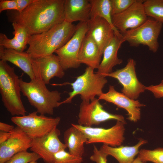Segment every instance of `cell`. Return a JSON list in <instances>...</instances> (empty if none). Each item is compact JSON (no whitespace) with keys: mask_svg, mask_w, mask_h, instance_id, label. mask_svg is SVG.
Wrapping results in <instances>:
<instances>
[{"mask_svg":"<svg viewBox=\"0 0 163 163\" xmlns=\"http://www.w3.org/2000/svg\"><path fill=\"white\" fill-rule=\"evenodd\" d=\"M65 0H34L21 12L10 14L11 22L24 26L30 36L47 31L64 21Z\"/></svg>","mask_w":163,"mask_h":163,"instance_id":"cell-1","label":"cell"},{"mask_svg":"<svg viewBox=\"0 0 163 163\" xmlns=\"http://www.w3.org/2000/svg\"><path fill=\"white\" fill-rule=\"evenodd\" d=\"M76 28V25L64 21L47 31L31 35L26 52L34 59L53 54L71 38Z\"/></svg>","mask_w":163,"mask_h":163,"instance_id":"cell-2","label":"cell"},{"mask_svg":"<svg viewBox=\"0 0 163 163\" xmlns=\"http://www.w3.org/2000/svg\"><path fill=\"white\" fill-rule=\"evenodd\" d=\"M20 79L14 67L0 61V93L4 106L11 115L23 116L26 111L21 99Z\"/></svg>","mask_w":163,"mask_h":163,"instance_id":"cell-3","label":"cell"},{"mask_svg":"<svg viewBox=\"0 0 163 163\" xmlns=\"http://www.w3.org/2000/svg\"><path fill=\"white\" fill-rule=\"evenodd\" d=\"M20 84L23 95L38 113L53 115L54 109L59 107L61 93L57 90H49L40 78L36 77L28 82L20 78Z\"/></svg>","mask_w":163,"mask_h":163,"instance_id":"cell-4","label":"cell"},{"mask_svg":"<svg viewBox=\"0 0 163 163\" xmlns=\"http://www.w3.org/2000/svg\"><path fill=\"white\" fill-rule=\"evenodd\" d=\"M94 69L88 66L85 72L77 77L73 82L51 84L53 86L70 85L72 89V91L68 93L69 97L59 103V106L63 104L71 103L73 98L78 94L80 95L82 101L89 102L94 99L96 96L99 97L103 93V88L107 81L106 77L97 73H95Z\"/></svg>","mask_w":163,"mask_h":163,"instance_id":"cell-5","label":"cell"},{"mask_svg":"<svg viewBox=\"0 0 163 163\" xmlns=\"http://www.w3.org/2000/svg\"><path fill=\"white\" fill-rule=\"evenodd\" d=\"M162 27V23L154 19H148L138 27L121 34L124 41L128 42L130 46L146 45L150 50L155 53L159 48L158 39Z\"/></svg>","mask_w":163,"mask_h":163,"instance_id":"cell-6","label":"cell"},{"mask_svg":"<svg viewBox=\"0 0 163 163\" xmlns=\"http://www.w3.org/2000/svg\"><path fill=\"white\" fill-rule=\"evenodd\" d=\"M37 113V111H34L27 115L13 116L11 120L32 139L48 133L57 127L60 122L59 117H48Z\"/></svg>","mask_w":163,"mask_h":163,"instance_id":"cell-7","label":"cell"},{"mask_svg":"<svg viewBox=\"0 0 163 163\" xmlns=\"http://www.w3.org/2000/svg\"><path fill=\"white\" fill-rule=\"evenodd\" d=\"M125 123L117 121L115 125L108 129L86 127L74 124L72 125L85 134L88 139L86 144L100 143L116 147L120 146L124 140Z\"/></svg>","mask_w":163,"mask_h":163,"instance_id":"cell-8","label":"cell"},{"mask_svg":"<svg viewBox=\"0 0 163 163\" xmlns=\"http://www.w3.org/2000/svg\"><path fill=\"white\" fill-rule=\"evenodd\" d=\"M76 26V30L71 38L55 52L64 71L70 68H77L80 65L78 55L87 32V22H79Z\"/></svg>","mask_w":163,"mask_h":163,"instance_id":"cell-9","label":"cell"},{"mask_svg":"<svg viewBox=\"0 0 163 163\" xmlns=\"http://www.w3.org/2000/svg\"><path fill=\"white\" fill-rule=\"evenodd\" d=\"M116 120L125 123L122 115L110 113L105 110L101 104L98 98L86 102L82 101L80 106L78 116V125L86 127H92L102 122L110 120Z\"/></svg>","mask_w":163,"mask_h":163,"instance_id":"cell-10","label":"cell"},{"mask_svg":"<svg viewBox=\"0 0 163 163\" xmlns=\"http://www.w3.org/2000/svg\"><path fill=\"white\" fill-rule=\"evenodd\" d=\"M136 63L132 59H128L126 66L107 75L117 79L123 86L122 93L129 98L136 100L145 90V87L138 80L135 71Z\"/></svg>","mask_w":163,"mask_h":163,"instance_id":"cell-11","label":"cell"},{"mask_svg":"<svg viewBox=\"0 0 163 163\" xmlns=\"http://www.w3.org/2000/svg\"><path fill=\"white\" fill-rule=\"evenodd\" d=\"M60 130L57 127L46 134L32 139L30 150L37 154L46 163H50L54 154L67 148L59 138Z\"/></svg>","mask_w":163,"mask_h":163,"instance_id":"cell-12","label":"cell"},{"mask_svg":"<svg viewBox=\"0 0 163 163\" xmlns=\"http://www.w3.org/2000/svg\"><path fill=\"white\" fill-rule=\"evenodd\" d=\"M143 2L136 0L126 10L112 16L113 26L121 34L138 27L148 19L144 11Z\"/></svg>","mask_w":163,"mask_h":163,"instance_id":"cell-13","label":"cell"},{"mask_svg":"<svg viewBox=\"0 0 163 163\" xmlns=\"http://www.w3.org/2000/svg\"><path fill=\"white\" fill-rule=\"evenodd\" d=\"M31 62L35 77L40 78L46 85L49 84L53 78H61L65 75L58 56L54 54L37 58H31Z\"/></svg>","mask_w":163,"mask_h":163,"instance_id":"cell-14","label":"cell"},{"mask_svg":"<svg viewBox=\"0 0 163 163\" xmlns=\"http://www.w3.org/2000/svg\"><path fill=\"white\" fill-rule=\"evenodd\" d=\"M32 139L16 126L9 139L0 144V163H5L15 154L30 148Z\"/></svg>","mask_w":163,"mask_h":163,"instance_id":"cell-15","label":"cell"},{"mask_svg":"<svg viewBox=\"0 0 163 163\" xmlns=\"http://www.w3.org/2000/svg\"><path fill=\"white\" fill-rule=\"evenodd\" d=\"M98 98L125 109L128 113V119L134 122H137L140 119V107L145 106L139 101L131 99L123 93L118 92L112 85L109 86L107 92L102 93Z\"/></svg>","mask_w":163,"mask_h":163,"instance_id":"cell-16","label":"cell"},{"mask_svg":"<svg viewBox=\"0 0 163 163\" xmlns=\"http://www.w3.org/2000/svg\"><path fill=\"white\" fill-rule=\"evenodd\" d=\"M87 23L86 34L95 42L103 54L105 48L115 35L113 29L105 20L98 17L91 18Z\"/></svg>","mask_w":163,"mask_h":163,"instance_id":"cell-17","label":"cell"},{"mask_svg":"<svg viewBox=\"0 0 163 163\" xmlns=\"http://www.w3.org/2000/svg\"><path fill=\"white\" fill-rule=\"evenodd\" d=\"M91 6L89 0H65L64 21L87 22L91 18Z\"/></svg>","mask_w":163,"mask_h":163,"instance_id":"cell-18","label":"cell"},{"mask_svg":"<svg viewBox=\"0 0 163 163\" xmlns=\"http://www.w3.org/2000/svg\"><path fill=\"white\" fill-rule=\"evenodd\" d=\"M123 37L115 35L105 48L103 58L97 73L106 77L107 75L112 72L114 66L122 63L123 60L118 58L117 53L122 44L125 42Z\"/></svg>","mask_w":163,"mask_h":163,"instance_id":"cell-19","label":"cell"},{"mask_svg":"<svg viewBox=\"0 0 163 163\" xmlns=\"http://www.w3.org/2000/svg\"><path fill=\"white\" fill-rule=\"evenodd\" d=\"M103 54L97 44L86 34L82 43L78 55V61L94 69H98Z\"/></svg>","mask_w":163,"mask_h":163,"instance_id":"cell-20","label":"cell"},{"mask_svg":"<svg viewBox=\"0 0 163 163\" xmlns=\"http://www.w3.org/2000/svg\"><path fill=\"white\" fill-rule=\"evenodd\" d=\"M0 59L10 62L21 69L30 80L35 78L29 55L26 52L5 48L0 46Z\"/></svg>","mask_w":163,"mask_h":163,"instance_id":"cell-21","label":"cell"},{"mask_svg":"<svg viewBox=\"0 0 163 163\" xmlns=\"http://www.w3.org/2000/svg\"><path fill=\"white\" fill-rule=\"evenodd\" d=\"M147 142L146 140L141 139L135 145L130 146L113 147L103 144L99 149L107 156L114 158L119 163H133L135 157L139 153V147Z\"/></svg>","mask_w":163,"mask_h":163,"instance_id":"cell-22","label":"cell"},{"mask_svg":"<svg viewBox=\"0 0 163 163\" xmlns=\"http://www.w3.org/2000/svg\"><path fill=\"white\" fill-rule=\"evenodd\" d=\"M63 139L64 144L70 154L82 157L85 152L84 144L88 140L83 132L72 125L64 132Z\"/></svg>","mask_w":163,"mask_h":163,"instance_id":"cell-23","label":"cell"},{"mask_svg":"<svg viewBox=\"0 0 163 163\" xmlns=\"http://www.w3.org/2000/svg\"><path fill=\"white\" fill-rule=\"evenodd\" d=\"M91 7V18L99 17L105 20L113 29L115 34L122 37L121 34L113 26L112 20L110 0H89Z\"/></svg>","mask_w":163,"mask_h":163,"instance_id":"cell-24","label":"cell"},{"mask_svg":"<svg viewBox=\"0 0 163 163\" xmlns=\"http://www.w3.org/2000/svg\"><path fill=\"white\" fill-rule=\"evenodd\" d=\"M147 16L163 23V0H146L143 3Z\"/></svg>","mask_w":163,"mask_h":163,"instance_id":"cell-25","label":"cell"},{"mask_svg":"<svg viewBox=\"0 0 163 163\" xmlns=\"http://www.w3.org/2000/svg\"><path fill=\"white\" fill-rule=\"evenodd\" d=\"M143 163L151 161L154 163H163V148H158L153 150L142 149L138 156Z\"/></svg>","mask_w":163,"mask_h":163,"instance_id":"cell-26","label":"cell"},{"mask_svg":"<svg viewBox=\"0 0 163 163\" xmlns=\"http://www.w3.org/2000/svg\"><path fill=\"white\" fill-rule=\"evenodd\" d=\"M83 161L82 157L74 156L64 150L54 154L50 163H82Z\"/></svg>","mask_w":163,"mask_h":163,"instance_id":"cell-27","label":"cell"},{"mask_svg":"<svg viewBox=\"0 0 163 163\" xmlns=\"http://www.w3.org/2000/svg\"><path fill=\"white\" fill-rule=\"evenodd\" d=\"M12 25L14 30L13 32L14 37L26 47L30 36L27 29L23 25L16 22H12Z\"/></svg>","mask_w":163,"mask_h":163,"instance_id":"cell-28","label":"cell"},{"mask_svg":"<svg viewBox=\"0 0 163 163\" xmlns=\"http://www.w3.org/2000/svg\"><path fill=\"white\" fill-rule=\"evenodd\" d=\"M40 158L39 155L34 152L23 151L13 155L5 163H29L37 161Z\"/></svg>","mask_w":163,"mask_h":163,"instance_id":"cell-29","label":"cell"},{"mask_svg":"<svg viewBox=\"0 0 163 163\" xmlns=\"http://www.w3.org/2000/svg\"><path fill=\"white\" fill-rule=\"evenodd\" d=\"M0 46L5 49L19 51H24L26 47L18 42L14 37L12 39H9L2 33H0Z\"/></svg>","mask_w":163,"mask_h":163,"instance_id":"cell-30","label":"cell"},{"mask_svg":"<svg viewBox=\"0 0 163 163\" xmlns=\"http://www.w3.org/2000/svg\"><path fill=\"white\" fill-rule=\"evenodd\" d=\"M111 14L114 15L121 13L129 8L136 0H110Z\"/></svg>","mask_w":163,"mask_h":163,"instance_id":"cell-31","label":"cell"},{"mask_svg":"<svg viewBox=\"0 0 163 163\" xmlns=\"http://www.w3.org/2000/svg\"><path fill=\"white\" fill-rule=\"evenodd\" d=\"M107 155L94 146L93 153L90 157V159L95 163H107Z\"/></svg>","mask_w":163,"mask_h":163,"instance_id":"cell-32","label":"cell"},{"mask_svg":"<svg viewBox=\"0 0 163 163\" xmlns=\"http://www.w3.org/2000/svg\"><path fill=\"white\" fill-rule=\"evenodd\" d=\"M17 6L16 0H0V13L6 10L17 11Z\"/></svg>","mask_w":163,"mask_h":163,"instance_id":"cell-33","label":"cell"},{"mask_svg":"<svg viewBox=\"0 0 163 163\" xmlns=\"http://www.w3.org/2000/svg\"><path fill=\"white\" fill-rule=\"evenodd\" d=\"M145 89L152 92L156 98L163 97V80L159 85L145 86Z\"/></svg>","mask_w":163,"mask_h":163,"instance_id":"cell-34","label":"cell"},{"mask_svg":"<svg viewBox=\"0 0 163 163\" xmlns=\"http://www.w3.org/2000/svg\"><path fill=\"white\" fill-rule=\"evenodd\" d=\"M34 0H16L17 3V11L21 12L27 8Z\"/></svg>","mask_w":163,"mask_h":163,"instance_id":"cell-35","label":"cell"},{"mask_svg":"<svg viewBox=\"0 0 163 163\" xmlns=\"http://www.w3.org/2000/svg\"><path fill=\"white\" fill-rule=\"evenodd\" d=\"M15 127L12 125H10L2 122H0V131L10 133L12 132Z\"/></svg>","mask_w":163,"mask_h":163,"instance_id":"cell-36","label":"cell"},{"mask_svg":"<svg viewBox=\"0 0 163 163\" xmlns=\"http://www.w3.org/2000/svg\"><path fill=\"white\" fill-rule=\"evenodd\" d=\"M11 132L8 133L3 131L0 132V144L7 140L10 137Z\"/></svg>","mask_w":163,"mask_h":163,"instance_id":"cell-37","label":"cell"},{"mask_svg":"<svg viewBox=\"0 0 163 163\" xmlns=\"http://www.w3.org/2000/svg\"><path fill=\"white\" fill-rule=\"evenodd\" d=\"M133 163H143L140 160L139 158L138 157L136 158H135Z\"/></svg>","mask_w":163,"mask_h":163,"instance_id":"cell-38","label":"cell"},{"mask_svg":"<svg viewBox=\"0 0 163 163\" xmlns=\"http://www.w3.org/2000/svg\"><path fill=\"white\" fill-rule=\"evenodd\" d=\"M29 163H37V162L36 161H33L30 162Z\"/></svg>","mask_w":163,"mask_h":163,"instance_id":"cell-39","label":"cell"}]
</instances>
